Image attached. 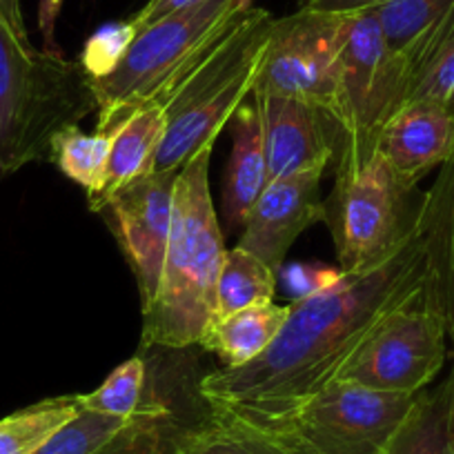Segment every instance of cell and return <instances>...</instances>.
Here are the masks:
<instances>
[{
	"mask_svg": "<svg viewBox=\"0 0 454 454\" xmlns=\"http://www.w3.org/2000/svg\"><path fill=\"white\" fill-rule=\"evenodd\" d=\"M436 277L434 199L427 190L408 237L383 263L340 274L332 287L290 305L272 346L241 368H221L199 381L212 410L243 419L290 412L336 381L340 368L386 314Z\"/></svg>",
	"mask_w": 454,
	"mask_h": 454,
	"instance_id": "6da1fadb",
	"label": "cell"
},
{
	"mask_svg": "<svg viewBox=\"0 0 454 454\" xmlns=\"http://www.w3.org/2000/svg\"><path fill=\"white\" fill-rule=\"evenodd\" d=\"M96 109L82 65L34 47L23 7L0 3V181L50 160L54 134Z\"/></svg>",
	"mask_w": 454,
	"mask_h": 454,
	"instance_id": "7a4b0ae2",
	"label": "cell"
},
{
	"mask_svg": "<svg viewBox=\"0 0 454 454\" xmlns=\"http://www.w3.org/2000/svg\"><path fill=\"white\" fill-rule=\"evenodd\" d=\"M212 150L214 143H205L176 176L163 277L154 301L143 309V348L194 346L216 317V283L225 246L209 194Z\"/></svg>",
	"mask_w": 454,
	"mask_h": 454,
	"instance_id": "3957f363",
	"label": "cell"
},
{
	"mask_svg": "<svg viewBox=\"0 0 454 454\" xmlns=\"http://www.w3.org/2000/svg\"><path fill=\"white\" fill-rule=\"evenodd\" d=\"M272 25L268 10L252 5L156 103L165 107L168 125L154 172H178L205 143H216L227 121L254 91Z\"/></svg>",
	"mask_w": 454,
	"mask_h": 454,
	"instance_id": "277c9868",
	"label": "cell"
},
{
	"mask_svg": "<svg viewBox=\"0 0 454 454\" xmlns=\"http://www.w3.org/2000/svg\"><path fill=\"white\" fill-rule=\"evenodd\" d=\"M254 0H200L141 29L121 65L94 81L98 121L94 132L112 137L137 109L160 103Z\"/></svg>",
	"mask_w": 454,
	"mask_h": 454,
	"instance_id": "5b68a950",
	"label": "cell"
},
{
	"mask_svg": "<svg viewBox=\"0 0 454 454\" xmlns=\"http://www.w3.org/2000/svg\"><path fill=\"white\" fill-rule=\"evenodd\" d=\"M339 76L332 163L336 174H350L377 154L379 134L405 96L403 69L387 50L374 10L343 14Z\"/></svg>",
	"mask_w": 454,
	"mask_h": 454,
	"instance_id": "8992f818",
	"label": "cell"
},
{
	"mask_svg": "<svg viewBox=\"0 0 454 454\" xmlns=\"http://www.w3.org/2000/svg\"><path fill=\"white\" fill-rule=\"evenodd\" d=\"M417 185L395 172L381 154L364 168L336 174L323 200V221L339 254L340 272L356 274L383 263L401 246L417 218Z\"/></svg>",
	"mask_w": 454,
	"mask_h": 454,
	"instance_id": "52a82bcc",
	"label": "cell"
},
{
	"mask_svg": "<svg viewBox=\"0 0 454 454\" xmlns=\"http://www.w3.org/2000/svg\"><path fill=\"white\" fill-rule=\"evenodd\" d=\"M448 321L436 277L370 330L336 381L381 392L419 395L448 359Z\"/></svg>",
	"mask_w": 454,
	"mask_h": 454,
	"instance_id": "ba28073f",
	"label": "cell"
},
{
	"mask_svg": "<svg viewBox=\"0 0 454 454\" xmlns=\"http://www.w3.org/2000/svg\"><path fill=\"white\" fill-rule=\"evenodd\" d=\"M419 395L334 381L281 417L239 419L277 432L308 454H383Z\"/></svg>",
	"mask_w": 454,
	"mask_h": 454,
	"instance_id": "9c48e42d",
	"label": "cell"
},
{
	"mask_svg": "<svg viewBox=\"0 0 454 454\" xmlns=\"http://www.w3.org/2000/svg\"><path fill=\"white\" fill-rule=\"evenodd\" d=\"M343 14L296 10L274 19L254 90L299 98L330 121L339 112V41Z\"/></svg>",
	"mask_w": 454,
	"mask_h": 454,
	"instance_id": "30bf717a",
	"label": "cell"
},
{
	"mask_svg": "<svg viewBox=\"0 0 454 454\" xmlns=\"http://www.w3.org/2000/svg\"><path fill=\"white\" fill-rule=\"evenodd\" d=\"M178 172H150L114 196L100 212L107 216L121 252L132 268L143 309L154 301L163 277Z\"/></svg>",
	"mask_w": 454,
	"mask_h": 454,
	"instance_id": "8fae6325",
	"label": "cell"
},
{
	"mask_svg": "<svg viewBox=\"0 0 454 454\" xmlns=\"http://www.w3.org/2000/svg\"><path fill=\"white\" fill-rule=\"evenodd\" d=\"M323 174L325 168H314L272 178L247 212L237 246L278 274L296 239L312 223L323 221V200L318 199Z\"/></svg>",
	"mask_w": 454,
	"mask_h": 454,
	"instance_id": "7c38bea8",
	"label": "cell"
},
{
	"mask_svg": "<svg viewBox=\"0 0 454 454\" xmlns=\"http://www.w3.org/2000/svg\"><path fill=\"white\" fill-rule=\"evenodd\" d=\"M252 94L263 129L270 181L305 169H327L334 159V129L330 121L299 98L263 90Z\"/></svg>",
	"mask_w": 454,
	"mask_h": 454,
	"instance_id": "4fadbf2b",
	"label": "cell"
},
{
	"mask_svg": "<svg viewBox=\"0 0 454 454\" xmlns=\"http://www.w3.org/2000/svg\"><path fill=\"white\" fill-rule=\"evenodd\" d=\"M377 154L417 185L427 172L443 168L454 156V114L427 100L403 105L383 125Z\"/></svg>",
	"mask_w": 454,
	"mask_h": 454,
	"instance_id": "5bb4252c",
	"label": "cell"
},
{
	"mask_svg": "<svg viewBox=\"0 0 454 454\" xmlns=\"http://www.w3.org/2000/svg\"><path fill=\"white\" fill-rule=\"evenodd\" d=\"M165 107L163 105H145L112 134L109 145L107 172L100 192L87 199L91 212H103L116 194L137 183L138 178L154 172V160L159 154L160 141L165 137Z\"/></svg>",
	"mask_w": 454,
	"mask_h": 454,
	"instance_id": "9a60e30c",
	"label": "cell"
},
{
	"mask_svg": "<svg viewBox=\"0 0 454 454\" xmlns=\"http://www.w3.org/2000/svg\"><path fill=\"white\" fill-rule=\"evenodd\" d=\"M230 123L234 145L223 181V209L230 227H241L254 200L270 183V172L256 105L243 103Z\"/></svg>",
	"mask_w": 454,
	"mask_h": 454,
	"instance_id": "2e32d148",
	"label": "cell"
},
{
	"mask_svg": "<svg viewBox=\"0 0 454 454\" xmlns=\"http://www.w3.org/2000/svg\"><path fill=\"white\" fill-rule=\"evenodd\" d=\"M395 59L405 76L403 105L427 100L454 114V5Z\"/></svg>",
	"mask_w": 454,
	"mask_h": 454,
	"instance_id": "e0dca14e",
	"label": "cell"
},
{
	"mask_svg": "<svg viewBox=\"0 0 454 454\" xmlns=\"http://www.w3.org/2000/svg\"><path fill=\"white\" fill-rule=\"evenodd\" d=\"M287 314L290 305L270 301L225 317H214L196 346L214 352L223 361V368H241L272 346Z\"/></svg>",
	"mask_w": 454,
	"mask_h": 454,
	"instance_id": "ac0fdd59",
	"label": "cell"
},
{
	"mask_svg": "<svg viewBox=\"0 0 454 454\" xmlns=\"http://www.w3.org/2000/svg\"><path fill=\"white\" fill-rule=\"evenodd\" d=\"M183 445L192 454H308L277 432L212 408L203 421L187 426Z\"/></svg>",
	"mask_w": 454,
	"mask_h": 454,
	"instance_id": "d6986e66",
	"label": "cell"
},
{
	"mask_svg": "<svg viewBox=\"0 0 454 454\" xmlns=\"http://www.w3.org/2000/svg\"><path fill=\"white\" fill-rule=\"evenodd\" d=\"M383 454H454V383L426 387Z\"/></svg>",
	"mask_w": 454,
	"mask_h": 454,
	"instance_id": "ffe728a7",
	"label": "cell"
},
{
	"mask_svg": "<svg viewBox=\"0 0 454 454\" xmlns=\"http://www.w3.org/2000/svg\"><path fill=\"white\" fill-rule=\"evenodd\" d=\"M81 410L78 395L51 396L16 410L10 417L0 419V454H34Z\"/></svg>",
	"mask_w": 454,
	"mask_h": 454,
	"instance_id": "44dd1931",
	"label": "cell"
},
{
	"mask_svg": "<svg viewBox=\"0 0 454 454\" xmlns=\"http://www.w3.org/2000/svg\"><path fill=\"white\" fill-rule=\"evenodd\" d=\"M277 278L278 274L270 265L243 247L225 250L216 283V317L270 303L277 292Z\"/></svg>",
	"mask_w": 454,
	"mask_h": 454,
	"instance_id": "7402d4cb",
	"label": "cell"
},
{
	"mask_svg": "<svg viewBox=\"0 0 454 454\" xmlns=\"http://www.w3.org/2000/svg\"><path fill=\"white\" fill-rule=\"evenodd\" d=\"M109 145L112 137L107 134H87L78 125H67L51 138L50 160L87 192V199H91L105 183Z\"/></svg>",
	"mask_w": 454,
	"mask_h": 454,
	"instance_id": "603a6c76",
	"label": "cell"
},
{
	"mask_svg": "<svg viewBox=\"0 0 454 454\" xmlns=\"http://www.w3.org/2000/svg\"><path fill=\"white\" fill-rule=\"evenodd\" d=\"M187 426L165 401L147 396L141 412L98 454H174Z\"/></svg>",
	"mask_w": 454,
	"mask_h": 454,
	"instance_id": "cb8c5ba5",
	"label": "cell"
},
{
	"mask_svg": "<svg viewBox=\"0 0 454 454\" xmlns=\"http://www.w3.org/2000/svg\"><path fill=\"white\" fill-rule=\"evenodd\" d=\"M434 199V223H436V268L439 283L443 292L445 321L448 336L452 340V377L454 383V156L441 168L434 185L430 187Z\"/></svg>",
	"mask_w": 454,
	"mask_h": 454,
	"instance_id": "d4e9b609",
	"label": "cell"
},
{
	"mask_svg": "<svg viewBox=\"0 0 454 454\" xmlns=\"http://www.w3.org/2000/svg\"><path fill=\"white\" fill-rule=\"evenodd\" d=\"M452 5L454 0H383L370 10L377 14L387 50L399 56Z\"/></svg>",
	"mask_w": 454,
	"mask_h": 454,
	"instance_id": "484cf974",
	"label": "cell"
},
{
	"mask_svg": "<svg viewBox=\"0 0 454 454\" xmlns=\"http://www.w3.org/2000/svg\"><path fill=\"white\" fill-rule=\"evenodd\" d=\"M145 381L147 365L143 356H132L114 370L96 390L81 396V405L85 410L109 414V417L132 419L145 405Z\"/></svg>",
	"mask_w": 454,
	"mask_h": 454,
	"instance_id": "4316f807",
	"label": "cell"
},
{
	"mask_svg": "<svg viewBox=\"0 0 454 454\" xmlns=\"http://www.w3.org/2000/svg\"><path fill=\"white\" fill-rule=\"evenodd\" d=\"M132 419L109 417L82 408L34 454H98Z\"/></svg>",
	"mask_w": 454,
	"mask_h": 454,
	"instance_id": "83f0119b",
	"label": "cell"
},
{
	"mask_svg": "<svg viewBox=\"0 0 454 454\" xmlns=\"http://www.w3.org/2000/svg\"><path fill=\"white\" fill-rule=\"evenodd\" d=\"M137 36L138 29L134 27L132 20L103 25L98 32L87 38L78 63L82 65V69H85L91 81L109 76L114 69L119 67L121 60L125 59Z\"/></svg>",
	"mask_w": 454,
	"mask_h": 454,
	"instance_id": "f1b7e54d",
	"label": "cell"
},
{
	"mask_svg": "<svg viewBox=\"0 0 454 454\" xmlns=\"http://www.w3.org/2000/svg\"><path fill=\"white\" fill-rule=\"evenodd\" d=\"M340 268L323 263H290L278 270L283 286L287 287L294 301L309 299L314 294H321L323 290L334 286L340 278Z\"/></svg>",
	"mask_w": 454,
	"mask_h": 454,
	"instance_id": "f546056e",
	"label": "cell"
},
{
	"mask_svg": "<svg viewBox=\"0 0 454 454\" xmlns=\"http://www.w3.org/2000/svg\"><path fill=\"white\" fill-rule=\"evenodd\" d=\"M65 0H38V32L43 36V50L60 54L56 45V20H59L60 10Z\"/></svg>",
	"mask_w": 454,
	"mask_h": 454,
	"instance_id": "4dcf8cb0",
	"label": "cell"
},
{
	"mask_svg": "<svg viewBox=\"0 0 454 454\" xmlns=\"http://www.w3.org/2000/svg\"><path fill=\"white\" fill-rule=\"evenodd\" d=\"M196 3H200V0H150V3H147L137 16H134L132 23L134 27L141 32V29L147 27V25L156 23V20L165 19V16L174 14V12L185 10V7L190 5H196Z\"/></svg>",
	"mask_w": 454,
	"mask_h": 454,
	"instance_id": "1f68e13d",
	"label": "cell"
},
{
	"mask_svg": "<svg viewBox=\"0 0 454 454\" xmlns=\"http://www.w3.org/2000/svg\"><path fill=\"white\" fill-rule=\"evenodd\" d=\"M383 0H299L301 10L325 12V14H352V12L370 10Z\"/></svg>",
	"mask_w": 454,
	"mask_h": 454,
	"instance_id": "d6a6232c",
	"label": "cell"
},
{
	"mask_svg": "<svg viewBox=\"0 0 454 454\" xmlns=\"http://www.w3.org/2000/svg\"><path fill=\"white\" fill-rule=\"evenodd\" d=\"M174 454H192V452L185 448V445H183V439H181V443H178V448L174 450Z\"/></svg>",
	"mask_w": 454,
	"mask_h": 454,
	"instance_id": "836d02e7",
	"label": "cell"
},
{
	"mask_svg": "<svg viewBox=\"0 0 454 454\" xmlns=\"http://www.w3.org/2000/svg\"><path fill=\"white\" fill-rule=\"evenodd\" d=\"M3 5H20V0H0Z\"/></svg>",
	"mask_w": 454,
	"mask_h": 454,
	"instance_id": "e575fe53",
	"label": "cell"
}]
</instances>
